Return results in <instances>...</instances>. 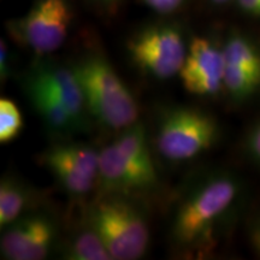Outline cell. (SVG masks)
<instances>
[{"label": "cell", "mask_w": 260, "mask_h": 260, "mask_svg": "<svg viewBox=\"0 0 260 260\" xmlns=\"http://www.w3.org/2000/svg\"><path fill=\"white\" fill-rule=\"evenodd\" d=\"M247 146H248V151L253 155V158L260 161V123L254 126V129L249 134Z\"/></svg>", "instance_id": "ffe728a7"}, {"label": "cell", "mask_w": 260, "mask_h": 260, "mask_svg": "<svg viewBox=\"0 0 260 260\" xmlns=\"http://www.w3.org/2000/svg\"><path fill=\"white\" fill-rule=\"evenodd\" d=\"M23 128L21 112L14 102L0 100V141L2 144L16 139Z\"/></svg>", "instance_id": "ac0fdd59"}, {"label": "cell", "mask_w": 260, "mask_h": 260, "mask_svg": "<svg viewBox=\"0 0 260 260\" xmlns=\"http://www.w3.org/2000/svg\"><path fill=\"white\" fill-rule=\"evenodd\" d=\"M10 71V52L9 47L4 40L0 44V73H2V79L4 80L8 77Z\"/></svg>", "instance_id": "44dd1931"}, {"label": "cell", "mask_w": 260, "mask_h": 260, "mask_svg": "<svg viewBox=\"0 0 260 260\" xmlns=\"http://www.w3.org/2000/svg\"><path fill=\"white\" fill-rule=\"evenodd\" d=\"M253 241H254L255 248L258 249V252L260 253V220H259L258 225H256V228H255V232L253 233Z\"/></svg>", "instance_id": "cb8c5ba5"}, {"label": "cell", "mask_w": 260, "mask_h": 260, "mask_svg": "<svg viewBox=\"0 0 260 260\" xmlns=\"http://www.w3.org/2000/svg\"><path fill=\"white\" fill-rule=\"evenodd\" d=\"M237 3L246 14L260 17V0H237Z\"/></svg>", "instance_id": "7402d4cb"}, {"label": "cell", "mask_w": 260, "mask_h": 260, "mask_svg": "<svg viewBox=\"0 0 260 260\" xmlns=\"http://www.w3.org/2000/svg\"><path fill=\"white\" fill-rule=\"evenodd\" d=\"M29 193L15 178H4L0 184V225H11L21 218L27 206Z\"/></svg>", "instance_id": "5bb4252c"}, {"label": "cell", "mask_w": 260, "mask_h": 260, "mask_svg": "<svg viewBox=\"0 0 260 260\" xmlns=\"http://www.w3.org/2000/svg\"><path fill=\"white\" fill-rule=\"evenodd\" d=\"M93 2H95L96 4H99L102 8L112 10L121 3V0H93Z\"/></svg>", "instance_id": "603a6c76"}, {"label": "cell", "mask_w": 260, "mask_h": 260, "mask_svg": "<svg viewBox=\"0 0 260 260\" xmlns=\"http://www.w3.org/2000/svg\"><path fill=\"white\" fill-rule=\"evenodd\" d=\"M239 193L232 177L217 176L205 181L182 201L172 224V237L178 246L198 248L207 241L213 226Z\"/></svg>", "instance_id": "7a4b0ae2"}, {"label": "cell", "mask_w": 260, "mask_h": 260, "mask_svg": "<svg viewBox=\"0 0 260 260\" xmlns=\"http://www.w3.org/2000/svg\"><path fill=\"white\" fill-rule=\"evenodd\" d=\"M30 79L41 83L59 98L68 107L75 121L82 128L86 122V100L79 80L73 69H67L57 65L42 64L35 68L30 74Z\"/></svg>", "instance_id": "8fae6325"}, {"label": "cell", "mask_w": 260, "mask_h": 260, "mask_svg": "<svg viewBox=\"0 0 260 260\" xmlns=\"http://www.w3.org/2000/svg\"><path fill=\"white\" fill-rule=\"evenodd\" d=\"M90 223L112 259L135 260L147 251V223L140 211L124 200L106 199L98 203L92 211Z\"/></svg>", "instance_id": "3957f363"}, {"label": "cell", "mask_w": 260, "mask_h": 260, "mask_svg": "<svg viewBox=\"0 0 260 260\" xmlns=\"http://www.w3.org/2000/svg\"><path fill=\"white\" fill-rule=\"evenodd\" d=\"M71 18L67 0H38L23 17L9 24V30L35 53L47 54L64 44Z\"/></svg>", "instance_id": "8992f818"}, {"label": "cell", "mask_w": 260, "mask_h": 260, "mask_svg": "<svg viewBox=\"0 0 260 260\" xmlns=\"http://www.w3.org/2000/svg\"><path fill=\"white\" fill-rule=\"evenodd\" d=\"M217 134V123L210 115L191 107H176L162 116L155 145L168 160H189L212 147Z\"/></svg>", "instance_id": "277c9868"}, {"label": "cell", "mask_w": 260, "mask_h": 260, "mask_svg": "<svg viewBox=\"0 0 260 260\" xmlns=\"http://www.w3.org/2000/svg\"><path fill=\"white\" fill-rule=\"evenodd\" d=\"M107 190L133 193L155 186L115 142L99 153V177Z\"/></svg>", "instance_id": "30bf717a"}, {"label": "cell", "mask_w": 260, "mask_h": 260, "mask_svg": "<svg viewBox=\"0 0 260 260\" xmlns=\"http://www.w3.org/2000/svg\"><path fill=\"white\" fill-rule=\"evenodd\" d=\"M87 109L102 124L111 129H126L136 124L139 106L105 58L89 56L73 68Z\"/></svg>", "instance_id": "6da1fadb"}, {"label": "cell", "mask_w": 260, "mask_h": 260, "mask_svg": "<svg viewBox=\"0 0 260 260\" xmlns=\"http://www.w3.org/2000/svg\"><path fill=\"white\" fill-rule=\"evenodd\" d=\"M223 87L234 99H246L260 88V75L225 63Z\"/></svg>", "instance_id": "e0dca14e"}, {"label": "cell", "mask_w": 260, "mask_h": 260, "mask_svg": "<svg viewBox=\"0 0 260 260\" xmlns=\"http://www.w3.org/2000/svg\"><path fill=\"white\" fill-rule=\"evenodd\" d=\"M57 229L50 218L40 214L19 218L6 226L2 236V255L11 260H41L50 254Z\"/></svg>", "instance_id": "9c48e42d"}, {"label": "cell", "mask_w": 260, "mask_h": 260, "mask_svg": "<svg viewBox=\"0 0 260 260\" xmlns=\"http://www.w3.org/2000/svg\"><path fill=\"white\" fill-rule=\"evenodd\" d=\"M27 90L39 115L52 132L63 135L80 128L64 103L46 87L29 77Z\"/></svg>", "instance_id": "7c38bea8"}, {"label": "cell", "mask_w": 260, "mask_h": 260, "mask_svg": "<svg viewBox=\"0 0 260 260\" xmlns=\"http://www.w3.org/2000/svg\"><path fill=\"white\" fill-rule=\"evenodd\" d=\"M225 58L209 39L194 38L188 46L180 76L184 88L197 95H212L223 87Z\"/></svg>", "instance_id": "ba28073f"}, {"label": "cell", "mask_w": 260, "mask_h": 260, "mask_svg": "<svg viewBox=\"0 0 260 260\" xmlns=\"http://www.w3.org/2000/svg\"><path fill=\"white\" fill-rule=\"evenodd\" d=\"M144 3L159 14H171L183 4L184 0H144Z\"/></svg>", "instance_id": "d6986e66"}, {"label": "cell", "mask_w": 260, "mask_h": 260, "mask_svg": "<svg viewBox=\"0 0 260 260\" xmlns=\"http://www.w3.org/2000/svg\"><path fill=\"white\" fill-rule=\"evenodd\" d=\"M44 162L74 197L89 193L99 176V153L83 144L54 145L44 154Z\"/></svg>", "instance_id": "52a82bcc"}, {"label": "cell", "mask_w": 260, "mask_h": 260, "mask_svg": "<svg viewBox=\"0 0 260 260\" xmlns=\"http://www.w3.org/2000/svg\"><path fill=\"white\" fill-rule=\"evenodd\" d=\"M115 144L146 176L157 183L158 176L155 172L154 162L152 160L151 152H149L144 126L141 124L129 126L116 140Z\"/></svg>", "instance_id": "4fadbf2b"}, {"label": "cell", "mask_w": 260, "mask_h": 260, "mask_svg": "<svg viewBox=\"0 0 260 260\" xmlns=\"http://www.w3.org/2000/svg\"><path fill=\"white\" fill-rule=\"evenodd\" d=\"M128 50L140 69L165 80L180 74L188 48L180 29L174 25L157 24L135 34L130 39Z\"/></svg>", "instance_id": "5b68a950"}, {"label": "cell", "mask_w": 260, "mask_h": 260, "mask_svg": "<svg viewBox=\"0 0 260 260\" xmlns=\"http://www.w3.org/2000/svg\"><path fill=\"white\" fill-rule=\"evenodd\" d=\"M226 64H233L260 75V51L246 37L234 34L223 47Z\"/></svg>", "instance_id": "9a60e30c"}, {"label": "cell", "mask_w": 260, "mask_h": 260, "mask_svg": "<svg viewBox=\"0 0 260 260\" xmlns=\"http://www.w3.org/2000/svg\"><path fill=\"white\" fill-rule=\"evenodd\" d=\"M211 2L214 3V4H218V5H220V4H225V3L230 2V0H211Z\"/></svg>", "instance_id": "d4e9b609"}, {"label": "cell", "mask_w": 260, "mask_h": 260, "mask_svg": "<svg viewBox=\"0 0 260 260\" xmlns=\"http://www.w3.org/2000/svg\"><path fill=\"white\" fill-rule=\"evenodd\" d=\"M67 255L73 260H110L111 254L93 226L74 237L68 246Z\"/></svg>", "instance_id": "2e32d148"}]
</instances>
